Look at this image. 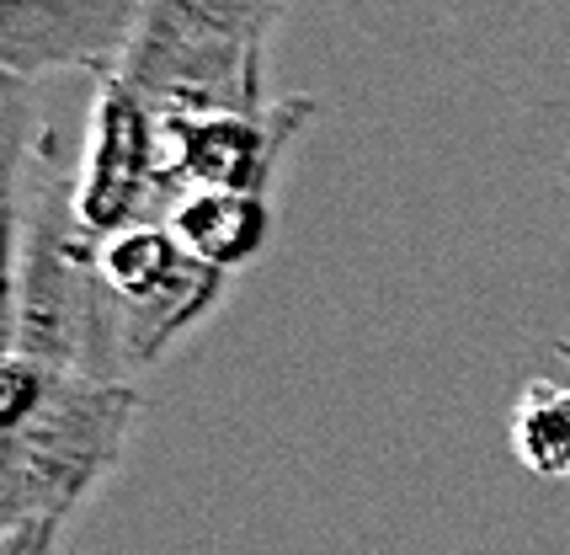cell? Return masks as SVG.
<instances>
[{
	"mask_svg": "<svg viewBox=\"0 0 570 555\" xmlns=\"http://www.w3.org/2000/svg\"><path fill=\"white\" fill-rule=\"evenodd\" d=\"M139 417L145 396L134 379H53L43 411L0 438V534L70 524L124 465Z\"/></svg>",
	"mask_w": 570,
	"mask_h": 555,
	"instance_id": "cell-1",
	"label": "cell"
},
{
	"mask_svg": "<svg viewBox=\"0 0 570 555\" xmlns=\"http://www.w3.org/2000/svg\"><path fill=\"white\" fill-rule=\"evenodd\" d=\"M97 246L75 225V177H49L22 220V278L11 342L53 374L128 379L118 310L97 273Z\"/></svg>",
	"mask_w": 570,
	"mask_h": 555,
	"instance_id": "cell-2",
	"label": "cell"
},
{
	"mask_svg": "<svg viewBox=\"0 0 570 555\" xmlns=\"http://www.w3.org/2000/svg\"><path fill=\"white\" fill-rule=\"evenodd\" d=\"M97 273L118 310V353L128 379L160 369L219 310L229 289V278L203 267L166 220L107 235L97 246Z\"/></svg>",
	"mask_w": 570,
	"mask_h": 555,
	"instance_id": "cell-3",
	"label": "cell"
},
{
	"mask_svg": "<svg viewBox=\"0 0 570 555\" xmlns=\"http://www.w3.org/2000/svg\"><path fill=\"white\" fill-rule=\"evenodd\" d=\"M176 187L166 172V124L124 76L97 80L86 150L75 166V225L107 241L128 225L166 220Z\"/></svg>",
	"mask_w": 570,
	"mask_h": 555,
	"instance_id": "cell-4",
	"label": "cell"
},
{
	"mask_svg": "<svg viewBox=\"0 0 570 555\" xmlns=\"http://www.w3.org/2000/svg\"><path fill=\"white\" fill-rule=\"evenodd\" d=\"M145 0H0V76H118Z\"/></svg>",
	"mask_w": 570,
	"mask_h": 555,
	"instance_id": "cell-5",
	"label": "cell"
},
{
	"mask_svg": "<svg viewBox=\"0 0 570 555\" xmlns=\"http://www.w3.org/2000/svg\"><path fill=\"white\" fill-rule=\"evenodd\" d=\"M315 118V97H283L262 113H198V118H160L166 124V172L171 187H229L273 198V177L298 128Z\"/></svg>",
	"mask_w": 570,
	"mask_h": 555,
	"instance_id": "cell-6",
	"label": "cell"
},
{
	"mask_svg": "<svg viewBox=\"0 0 570 555\" xmlns=\"http://www.w3.org/2000/svg\"><path fill=\"white\" fill-rule=\"evenodd\" d=\"M166 225L203 267L235 278L273 246V198L229 193V187H187L171 198Z\"/></svg>",
	"mask_w": 570,
	"mask_h": 555,
	"instance_id": "cell-7",
	"label": "cell"
},
{
	"mask_svg": "<svg viewBox=\"0 0 570 555\" xmlns=\"http://www.w3.org/2000/svg\"><path fill=\"white\" fill-rule=\"evenodd\" d=\"M507 438L528 476L570 480V379H528Z\"/></svg>",
	"mask_w": 570,
	"mask_h": 555,
	"instance_id": "cell-8",
	"label": "cell"
},
{
	"mask_svg": "<svg viewBox=\"0 0 570 555\" xmlns=\"http://www.w3.org/2000/svg\"><path fill=\"white\" fill-rule=\"evenodd\" d=\"M288 0H145V17L235 49H267Z\"/></svg>",
	"mask_w": 570,
	"mask_h": 555,
	"instance_id": "cell-9",
	"label": "cell"
},
{
	"mask_svg": "<svg viewBox=\"0 0 570 555\" xmlns=\"http://www.w3.org/2000/svg\"><path fill=\"white\" fill-rule=\"evenodd\" d=\"M53 379L59 374H53L49 363H38L32 353H22L17 342L0 348V438L17 432L22 422H32V417L43 411Z\"/></svg>",
	"mask_w": 570,
	"mask_h": 555,
	"instance_id": "cell-10",
	"label": "cell"
},
{
	"mask_svg": "<svg viewBox=\"0 0 570 555\" xmlns=\"http://www.w3.org/2000/svg\"><path fill=\"white\" fill-rule=\"evenodd\" d=\"M65 524H22V529L0 534V555H59Z\"/></svg>",
	"mask_w": 570,
	"mask_h": 555,
	"instance_id": "cell-11",
	"label": "cell"
},
{
	"mask_svg": "<svg viewBox=\"0 0 570 555\" xmlns=\"http://www.w3.org/2000/svg\"><path fill=\"white\" fill-rule=\"evenodd\" d=\"M554 353H560V358H566V363H570V342H554Z\"/></svg>",
	"mask_w": 570,
	"mask_h": 555,
	"instance_id": "cell-12",
	"label": "cell"
},
{
	"mask_svg": "<svg viewBox=\"0 0 570 555\" xmlns=\"http://www.w3.org/2000/svg\"><path fill=\"white\" fill-rule=\"evenodd\" d=\"M560 182H566V187H570V155H566V166H560Z\"/></svg>",
	"mask_w": 570,
	"mask_h": 555,
	"instance_id": "cell-13",
	"label": "cell"
}]
</instances>
